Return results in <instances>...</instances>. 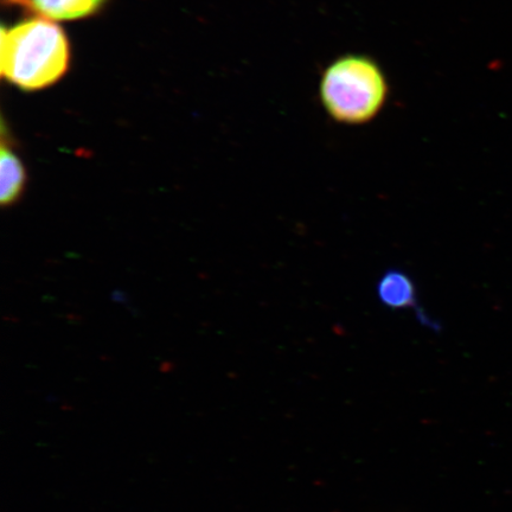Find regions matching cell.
Listing matches in <instances>:
<instances>
[{
  "label": "cell",
  "mask_w": 512,
  "mask_h": 512,
  "mask_svg": "<svg viewBox=\"0 0 512 512\" xmlns=\"http://www.w3.org/2000/svg\"><path fill=\"white\" fill-rule=\"evenodd\" d=\"M2 75L25 91H36L62 78L69 64L63 30L46 19L2 29Z\"/></svg>",
  "instance_id": "obj_1"
},
{
  "label": "cell",
  "mask_w": 512,
  "mask_h": 512,
  "mask_svg": "<svg viewBox=\"0 0 512 512\" xmlns=\"http://www.w3.org/2000/svg\"><path fill=\"white\" fill-rule=\"evenodd\" d=\"M320 99L336 123L363 125L377 117L388 99V82L370 57H339L324 70Z\"/></svg>",
  "instance_id": "obj_2"
},
{
  "label": "cell",
  "mask_w": 512,
  "mask_h": 512,
  "mask_svg": "<svg viewBox=\"0 0 512 512\" xmlns=\"http://www.w3.org/2000/svg\"><path fill=\"white\" fill-rule=\"evenodd\" d=\"M0 202L3 208H10L21 200L27 188V170L16 152L6 144L4 138L0 151Z\"/></svg>",
  "instance_id": "obj_3"
},
{
  "label": "cell",
  "mask_w": 512,
  "mask_h": 512,
  "mask_svg": "<svg viewBox=\"0 0 512 512\" xmlns=\"http://www.w3.org/2000/svg\"><path fill=\"white\" fill-rule=\"evenodd\" d=\"M105 0H22L21 4L53 21H72L95 14Z\"/></svg>",
  "instance_id": "obj_4"
},
{
  "label": "cell",
  "mask_w": 512,
  "mask_h": 512,
  "mask_svg": "<svg viewBox=\"0 0 512 512\" xmlns=\"http://www.w3.org/2000/svg\"><path fill=\"white\" fill-rule=\"evenodd\" d=\"M380 302L392 309H407L416 302L415 286L407 274L389 271L377 285Z\"/></svg>",
  "instance_id": "obj_5"
},
{
  "label": "cell",
  "mask_w": 512,
  "mask_h": 512,
  "mask_svg": "<svg viewBox=\"0 0 512 512\" xmlns=\"http://www.w3.org/2000/svg\"><path fill=\"white\" fill-rule=\"evenodd\" d=\"M10 3H18V4H21V3H22V0H10Z\"/></svg>",
  "instance_id": "obj_6"
}]
</instances>
